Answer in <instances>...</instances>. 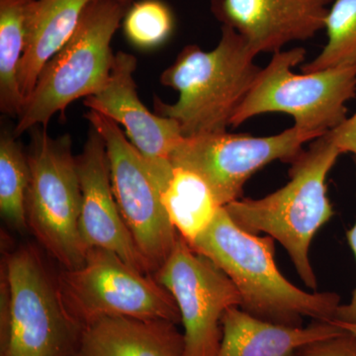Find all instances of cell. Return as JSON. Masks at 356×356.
Segmentation results:
<instances>
[{
    "label": "cell",
    "instance_id": "cell-4",
    "mask_svg": "<svg viewBox=\"0 0 356 356\" xmlns=\"http://www.w3.org/2000/svg\"><path fill=\"white\" fill-rule=\"evenodd\" d=\"M0 356H76L83 329L65 312L36 248L2 254Z\"/></svg>",
    "mask_w": 356,
    "mask_h": 356
},
{
    "label": "cell",
    "instance_id": "cell-11",
    "mask_svg": "<svg viewBox=\"0 0 356 356\" xmlns=\"http://www.w3.org/2000/svg\"><path fill=\"white\" fill-rule=\"evenodd\" d=\"M154 276L172 295L179 309L184 356H216L222 341V316L232 307L241 305L233 281L179 234L170 257Z\"/></svg>",
    "mask_w": 356,
    "mask_h": 356
},
{
    "label": "cell",
    "instance_id": "cell-3",
    "mask_svg": "<svg viewBox=\"0 0 356 356\" xmlns=\"http://www.w3.org/2000/svg\"><path fill=\"white\" fill-rule=\"evenodd\" d=\"M341 154L325 134L290 163V179L284 186L266 197L241 198L225 206L241 229L254 235L266 233L280 243L300 278L313 290L318 283L309 250L318 229L334 216L325 180Z\"/></svg>",
    "mask_w": 356,
    "mask_h": 356
},
{
    "label": "cell",
    "instance_id": "cell-20",
    "mask_svg": "<svg viewBox=\"0 0 356 356\" xmlns=\"http://www.w3.org/2000/svg\"><path fill=\"white\" fill-rule=\"evenodd\" d=\"M30 170L27 156L11 135L0 139V211L2 217L18 231L28 229L26 195Z\"/></svg>",
    "mask_w": 356,
    "mask_h": 356
},
{
    "label": "cell",
    "instance_id": "cell-9",
    "mask_svg": "<svg viewBox=\"0 0 356 356\" xmlns=\"http://www.w3.org/2000/svg\"><path fill=\"white\" fill-rule=\"evenodd\" d=\"M86 118L104 140L117 205L149 273L154 274L170 257L178 236L161 188L119 124L93 110Z\"/></svg>",
    "mask_w": 356,
    "mask_h": 356
},
{
    "label": "cell",
    "instance_id": "cell-24",
    "mask_svg": "<svg viewBox=\"0 0 356 356\" xmlns=\"http://www.w3.org/2000/svg\"><path fill=\"white\" fill-rule=\"evenodd\" d=\"M327 135L341 154L351 153L356 159V111Z\"/></svg>",
    "mask_w": 356,
    "mask_h": 356
},
{
    "label": "cell",
    "instance_id": "cell-13",
    "mask_svg": "<svg viewBox=\"0 0 356 356\" xmlns=\"http://www.w3.org/2000/svg\"><path fill=\"white\" fill-rule=\"evenodd\" d=\"M81 187L79 234L86 250H111L129 266L151 274L126 226L112 191L108 156L104 140L90 127L83 152L76 156Z\"/></svg>",
    "mask_w": 356,
    "mask_h": 356
},
{
    "label": "cell",
    "instance_id": "cell-2",
    "mask_svg": "<svg viewBox=\"0 0 356 356\" xmlns=\"http://www.w3.org/2000/svg\"><path fill=\"white\" fill-rule=\"evenodd\" d=\"M255 57L236 30L222 25L216 48L186 46L163 72L161 83L179 95L173 104L156 98V114L177 122L184 138L227 132L261 70Z\"/></svg>",
    "mask_w": 356,
    "mask_h": 356
},
{
    "label": "cell",
    "instance_id": "cell-18",
    "mask_svg": "<svg viewBox=\"0 0 356 356\" xmlns=\"http://www.w3.org/2000/svg\"><path fill=\"white\" fill-rule=\"evenodd\" d=\"M161 198L173 227L189 245L210 226L222 208L205 180L182 168H173Z\"/></svg>",
    "mask_w": 356,
    "mask_h": 356
},
{
    "label": "cell",
    "instance_id": "cell-10",
    "mask_svg": "<svg viewBox=\"0 0 356 356\" xmlns=\"http://www.w3.org/2000/svg\"><path fill=\"white\" fill-rule=\"evenodd\" d=\"M317 139L296 127L277 135L254 137L227 132L184 138L170 158L173 168L195 172L205 180L220 206L242 198L243 186L275 161L291 163L306 143Z\"/></svg>",
    "mask_w": 356,
    "mask_h": 356
},
{
    "label": "cell",
    "instance_id": "cell-25",
    "mask_svg": "<svg viewBox=\"0 0 356 356\" xmlns=\"http://www.w3.org/2000/svg\"><path fill=\"white\" fill-rule=\"evenodd\" d=\"M346 238H348V242L350 243V247L353 250L356 259V222L353 228L348 229V233H346ZM334 320L356 324V288L353 291V298H351L350 303L346 304V305H341V306L337 309Z\"/></svg>",
    "mask_w": 356,
    "mask_h": 356
},
{
    "label": "cell",
    "instance_id": "cell-8",
    "mask_svg": "<svg viewBox=\"0 0 356 356\" xmlns=\"http://www.w3.org/2000/svg\"><path fill=\"white\" fill-rule=\"evenodd\" d=\"M27 159L28 229L63 268H77L88 250L79 234L81 187L70 136L55 139L44 131L37 133Z\"/></svg>",
    "mask_w": 356,
    "mask_h": 356
},
{
    "label": "cell",
    "instance_id": "cell-23",
    "mask_svg": "<svg viewBox=\"0 0 356 356\" xmlns=\"http://www.w3.org/2000/svg\"><path fill=\"white\" fill-rule=\"evenodd\" d=\"M301 356H356V336L343 330L336 337L305 346Z\"/></svg>",
    "mask_w": 356,
    "mask_h": 356
},
{
    "label": "cell",
    "instance_id": "cell-21",
    "mask_svg": "<svg viewBox=\"0 0 356 356\" xmlns=\"http://www.w3.org/2000/svg\"><path fill=\"white\" fill-rule=\"evenodd\" d=\"M327 42L322 51L309 63L303 72L339 67H356V0H336L325 18Z\"/></svg>",
    "mask_w": 356,
    "mask_h": 356
},
{
    "label": "cell",
    "instance_id": "cell-27",
    "mask_svg": "<svg viewBox=\"0 0 356 356\" xmlns=\"http://www.w3.org/2000/svg\"><path fill=\"white\" fill-rule=\"evenodd\" d=\"M117 2H119V3L121 4V6H123L124 7H127L130 6L131 2L133 1V0H116Z\"/></svg>",
    "mask_w": 356,
    "mask_h": 356
},
{
    "label": "cell",
    "instance_id": "cell-17",
    "mask_svg": "<svg viewBox=\"0 0 356 356\" xmlns=\"http://www.w3.org/2000/svg\"><path fill=\"white\" fill-rule=\"evenodd\" d=\"M95 0H32L26 18L19 83L23 99L31 95L42 70L76 31Z\"/></svg>",
    "mask_w": 356,
    "mask_h": 356
},
{
    "label": "cell",
    "instance_id": "cell-5",
    "mask_svg": "<svg viewBox=\"0 0 356 356\" xmlns=\"http://www.w3.org/2000/svg\"><path fill=\"white\" fill-rule=\"evenodd\" d=\"M125 13L126 7L116 0H95L86 7L76 31L42 70L17 117L14 135L36 126L46 127L70 103L104 86L115 58L112 38Z\"/></svg>",
    "mask_w": 356,
    "mask_h": 356
},
{
    "label": "cell",
    "instance_id": "cell-15",
    "mask_svg": "<svg viewBox=\"0 0 356 356\" xmlns=\"http://www.w3.org/2000/svg\"><path fill=\"white\" fill-rule=\"evenodd\" d=\"M222 341L216 356H301L309 344L341 334L330 321L308 327L274 324L232 307L222 318Z\"/></svg>",
    "mask_w": 356,
    "mask_h": 356
},
{
    "label": "cell",
    "instance_id": "cell-22",
    "mask_svg": "<svg viewBox=\"0 0 356 356\" xmlns=\"http://www.w3.org/2000/svg\"><path fill=\"white\" fill-rule=\"evenodd\" d=\"M175 25L170 7L161 0H142L124 16L126 36L140 48H154L170 36Z\"/></svg>",
    "mask_w": 356,
    "mask_h": 356
},
{
    "label": "cell",
    "instance_id": "cell-1",
    "mask_svg": "<svg viewBox=\"0 0 356 356\" xmlns=\"http://www.w3.org/2000/svg\"><path fill=\"white\" fill-rule=\"evenodd\" d=\"M191 245L228 275L240 293V308L254 317L300 327L305 317L332 320L341 306L337 293H308L289 282L276 266L273 238L241 229L225 207Z\"/></svg>",
    "mask_w": 356,
    "mask_h": 356
},
{
    "label": "cell",
    "instance_id": "cell-14",
    "mask_svg": "<svg viewBox=\"0 0 356 356\" xmlns=\"http://www.w3.org/2000/svg\"><path fill=\"white\" fill-rule=\"evenodd\" d=\"M332 0H212L222 25L236 30L255 56L275 54L325 29Z\"/></svg>",
    "mask_w": 356,
    "mask_h": 356
},
{
    "label": "cell",
    "instance_id": "cell-26",
    "mask_svg": "<svg viewBox=\"0 0 356 356\" xmlns=\"http://www.w3.org/2000/svg\"><path fill=\"white\" fill-rule=\"evenodd\" d=\"M331 321L332 323H334V324L339 325V327H341V329L344 330V331L350 332L351 334H353L355 336H356V324L341 322V321L334 320V318H332Z\"/></svg>",
    "mask_w": 356,
    "mask_h": 356
},
{
    "label": "cell",
    "instance_id": "cell-12",
    "mask_svg": "<svg viewBox=\"0 0 356 356\" xmlns=\"http://www.w3.org/2000/svg\"><path fill=\"white\" fill-rule=\"evenodd\" d=\"M137 58L118 51L104 86L84 100L89 110L99 112L125 128L129 140L139 151L161 193L173 172L170 158L184 137L173 119L152 113L137 95L134 72Z\"/></svg>",
    "mask_w": 356,
    "mask_h": 356
},
{
    "label": "cell",
    "instance_id": "cell-7",
    "mask_svg": "<svg viewBox=\"0 0 356 356\" xmlns=\"http://www.w3.org/2000/svg\"><path fill=\"white\" fill-rule=\"evenodd\" d=\"M57 280L65 312L83 329L108 316L181 323L177 302L154 276L111 250L89 248L83 266L64 269Z\"/></svg>",
    "mask_w": 356,
    "mask_h": 356
},
{
    "label": "cell",
    "instance_id": "cell-16",
    "mask_svg": "<svg viewBox=\"0 0 356 356\" xmlns=\"http://www.w3.org/2000/svg\"><path fill=\"white\" fill-rule=\"evenodd\" d=\"M165 320L108 316L86 325L76 356H184V337Z\"/></svg>",
    "mask_w": 356,
    "mask_h": 356
},
{
    "label": "cell",
    "instance_id": "cell-19",
    "mask_svg": "<svg viewBox=\"0 0 356 356\" xmlns=\"http://www.w3.org/2000/svg\"><path fill=\"white\" fill-rule=\"evenodd\" d=\"M32 0H0V109L19 116L24 99L19 72L25 47L26 18Z\"/></svg>",
    "mask_w": 356,
    "mask_h": 356
},
{
    "label": "cell",
    "instance_id": "cell-6",
    "mask_svg": "<svg viewBox=\"0 0 356 356\" xmlns=\"http://www.w3.org/2000/svg\"><path fill=\"white\" fill-rule=\"evenodd\" d=\"M305 56L303 48L273 54L234 115L232 127L266 113L290 115L294 127L315 138L341 125L348 118L346 103L356 96V67L295 74L293 67L303 64Z\"/></svg>",
    "mask_w": 356,
    "mask_h": 356
}]
</instances>
